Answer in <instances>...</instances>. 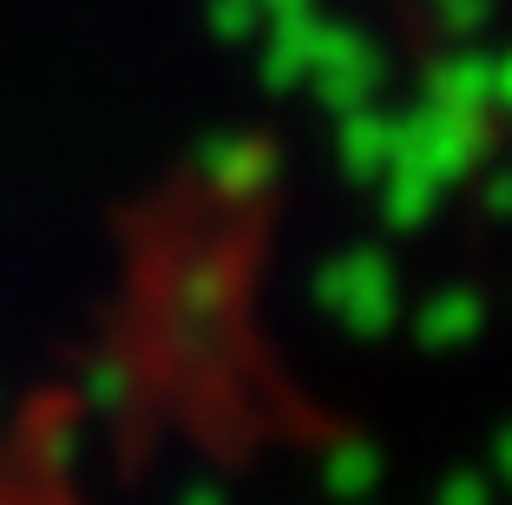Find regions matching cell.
Segmentation results:
<instances>
[{
    "label": "cell",
    "instance_id": "1",
    "mask_svg": "<svg viewBox=\"0 0 512 505\" xmlns=\"http://www.w3.org/2000/svg\"><path fill=\"white\" fill-rule=\"evenodd\" d=\"M506 460H512V440H506Z\"/></svg>",
    "mask_w": 512,
    "mask_h": 505
}]
</instances>
